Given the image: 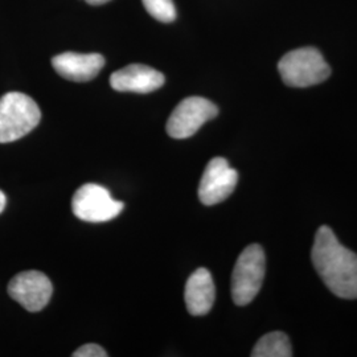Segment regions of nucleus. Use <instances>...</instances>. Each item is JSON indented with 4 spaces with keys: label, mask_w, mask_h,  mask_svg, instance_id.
I'll use <instances>...</instances> for the list:
<instances>
[{
    "label": "nucleus",
    "mask_w": 357,
    "mask_h": 357,
    "mask_svg": "<svg viewBox=\"0 0 357 357\" xmlns=\"http://www.w3.org/2000/svg\"><path fill=\"white\" fill-rule=\"evenodd\" d=\"M312 264L326 286L339 298H357V255L339 243L330 227H320L312 246Z\"/></svg>",
    "instance_id": "nucleus-1"
},
{
    "label": "nucleus",
    "mask_w": 357,
    "mask_h": 357,
    "mask_svg": "<svg viewBox=\"0 0 357 357\" xmlns=\"http://www.w3.org/2000/svg\"><path fill=\"white\" fill-rule=\"evenodd\" d=\"M41 119L38 103L29 96L10 91L0 98V143H11L26 137Z\"/></svg>",
    "instance_id": "nucleus-2"
},
{
    "label": "nucleus",
    "mask_w": 357,
    "mask_h": 357,
    "mask_svg": "<svg viewBox=\"0 0 357 357\" xmlns=\"http://www.w3.org/2000/svg\"><path fill=\"white\" fill-rule=\"evenodd\" d=\"M282 81L291 88H308L324 82L331 68L317 48L306 47L286 53L278 64Z\"/></svg>",
    "instance_id": "nucleus-3"
},
{
    "label": "nucleus",
    "mask_w": 357,
    "mask_h": 357,
    "mask_svg": "<svg viewBox=\"0 0 357 357\" xmlns=\"http://www.w3.org/2000/svg\"><path fill=\"white\" fill-rule=\"evenodd\" d=\"M264 249L253 243L245 248L231 274V298L237 306L249 305L259 293L265 277Z\"/></svg>",
    "instance_id": "nucleus-4"
},
{
    "label": "nucleus",
    "mask_w": 357,
    "mask_h": 357,
    "mask_svg": "<svg viewBox=\"0 0 357 357\" xmlns=\"http://www.w3.org/2000/svg\"><path fill=\"white\" fill-rule=\"evenodd\" d=\"M125 204L114 200L102 185L88 183L77 190L72 200L75 216L86 222H106L121 215Z\"/></svg>",
    "instance_id": "nucleus-5"
},
{
    "label": "nucleus",
    "mask_w": 357,
    "mask_h": 357,
    "mask_svg": "<svg viewBox=\"0 0 357 357\" xmlns=\"http://www.w3.org/2000/svg\"><path fill=\"white\" fill-rule=\"evenodd\" d=\"M218 107L203 97H188L175 107L167 121L166 130L174 139L195 135L205 122L216 118Z\"/></svg>",
    "instance_id": "nucleus-6"
},
{
    "label": "nucleus",
    "mask_w": 357,
    "mask_h": 357,
    "mask_svg": "<svg viewBox=\"0 0 357 357\" xmlns=\"http://www.w3.org/2000/svg\"><path fill=\"white\" fill-rule=\"evenodd\" d=\"M8 294L29 312H38L51 301L53 286L50 278L38 270L15 275L8 284Z\"/></svg>",
    "instance_id": "nucleus-7"
},
{
    "label": "nucleus",
    "mask_w": 357,
    "mask_h": 357,
    "mask_svg": "<svg viewBox=\"0 0 357 357\" xmlns=\"http://www.w3.org/2000/svg\"><path fill=\"white\" fill-rule=\"evenodd\" d=\"M238 183V172L227 159L213 158L205 167L199 185V199L204 205H215L227 200Z\"/></svg>",
    "instance_id": "nucleus-8"
},
{
    "label": "nucleus",
    "mask_w": 357,
    "mask_h": 357,
    "mask_svg": "<svg viewBox=\"0 0 357 357\" xmlns=\"http://www.w3.org/2000/svg\"><path fill=\"white\" fill-rule=\"evenodd\" d=\"M166 77L147 65L131 64L110 76V85L116 91H132L146 94L162 88Z\"/></svg>",
    "instance_id": "nucleus-9"
},
{
    "label": "nucleus",
    "mask_w": 357,
    "mask_h": 357,
    "mask_svg": "<svg viewBox=\"0 0 357 357\" xmlns=\"http://www.w3.org/2000/svg\"><path fill=\"white\" fill-rule=\"evenodd\" d=\"M54 70L65 79L75 82H86L101 72L105 65V59L100 53H75L65 52L52 59Z\"/></svg>",
    "instance_id": "nucleus-10"
},
{
    "label": "nucleus",
    "mask_w": 357,
    "mask_h": 357,
    "mask_svg": "<svg viewBox=\"0 0 357 357\" xmlns=\"http://www.w3.org/2000/svg\"><path fill=\"white\" fill-rule=\"evenodd\" d=\"M216 287L212 274L204 268L193 271L185 283L184 301L188 312L193 317L206 315L215 303Z\"/></svg>",
    "instance_id": "nucleus-11"
},
{
    "label": "nucleus",
    "mask_w": 357,
    "mask_h": 357,
    "mask_svg": "<svg viewBox=\"0 0 357 357\" xmlns=\"http://www.w3.org/2000/svg\"><path fill=\"white\" fill-rule=\"evenodd\" d=\"M253 357H291L293 348L286 333L270 332L262 336L252 352Z\"/></svg>",
    "instance_id": "nucleus-12"
},
{
    "label": "nucleus",
    "mask_w": 357,
    "mask_h": 357,
    "mask_svg": "<svg viewBox=\"0 0 357 357\" xmlns=\"http://www.w3.org/2000/svg\"><path fill=\"white\" fill-rule=\"evenodd\" d=\"M144 8L156 20L171 23L176 19V8L172 0H142Z\"/></svg>",
    "instance_id": "nucleus-13"
},
{
    "label": "nucleus",
    "mask_w": 357,
    "mask_h": 357,
    "mask_svg": "<svg viewBox=\"0 0 357 357\" xmlns=\"http://www.w3.org/2000/svg\"><path fill=\"white\" fill-rule=\"evenodd\" d=\"M107 354L101 345L89 343L82 345L73 354V357H106Z\"/></svg>",
    "instance_id": "nucleus-14"
},
{
    "label": "nucleus",
    "mask_w": 357,
    "mask_h": 357,
    "mask_svg": "<svg viewBox=\"0 0 357 357\" xmlns=\"http://www.w3.org/2000/svg\"><path fill=\"white\" fill-rule=\"evenodd\" d=\"M6 203H7V197H6V195L3 192L0 191V213L4 211Z\"/></svg>",
    "instance_id": "nucleus-15"
},
{
    "label": "nucleus",
    "mask_w": 357,
    "mask_h": 357,
    "mask_svg": "<svg viewBox=\"0 0 357 357\" xmlns=\"http://www.w3.org/2000/svg\"><path fill=\"white\" fill-rule=\"evenodd\" d=\"M85 1L91 4V6H100V4H105V3H107L110 0H85Z\"/></svg>",
    "instance_id": "nucleus-16"
}]
</instances>
